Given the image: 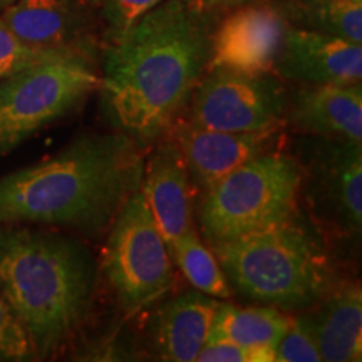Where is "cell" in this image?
Wrapping results in <instances>:
<instances>
[{
    "label": "cell",
    "mask_w": 362,
    "mask_h": 362,
    "mask_svg": "<svg viewBox=\"0 0 362 362\" xmlns=\"http://www.w3.org/2000/svg\"><path fill=\"white\" fill-rule=\"evenodd\" d=\"M211 12L165 0L110 44L99 93L115 131L143 146L168 136L210 66Z\"/></svg>",
    "instance_id": "obj_1"
},
{
    "label": "cell",
    "mask_w": 362,
    "mask_h": 362,
    "mask_svg": "<svg viewBox=\"0 0 362 362\" xmlns=\"http://www.w3.org/2000/svg\"><path fill=\"white\" fill-rule=\"evenodd\" d=\"M143 144L89 133L45 160L0 176V225H35L98 238L141 188Z\"/></svg>",
    "instance_id": "obj_2"
},
{
    "label": "cell",
    "mask_w": 362,
    "mask_h": 362,
    "mask_svg": "<svg viewBox=\"0 0 362 362\" xmlns=\"http://www.w3.org/2000/svg\"><path fill=\"white\" fill-rule=\"evenodd\" d=\"M0 291L37 361L52 359L93 315L98 262L84 242L57 228L0 225Z\"/></svg>",
    "instance_id": "obj_3"
},
{
    "label": "cell",
    "mask_w": 362,
    "mask_h": 362,
    "mask_svg": "<svg viewBox=\"0 0 362 362\" xmlns=\"http://www.w3.org/2000/svg\"><path fill=\"white\" fill-rule=\"evenodd\" d=\"M208 247L235 292L284 312L310 309L334 282L322 238L300 211Z\"/></svg>",
    "instance_id": "obj_4"
},
{
    "label": "cell",
    "mask_w": 362,
    "mask_h": 362,
    "mask_svg": "<svg viewBox=\"0 0 362 362\" xmlns=\"http://www.w3.org/2000/svg\"><path fill=\"white\" fill-rule=\"evenodd\" d=\"M302 163L269 151L243 163L203 194L198 225L208 245L279 223L297 215Z\"/></svg>",
    "instance_id": "obj_5"
},
{
    "label": "cell",
    "mask_w": 362,
    "mask_h": 362,
    "mask_svg": "<svg viewBox=\"0 0 362 362\" xmlns=\"http://www.w3.org/2000/svg\"><path fill=\"white\" fill-rule=\"evenodd\" d=\"M101 269L126 317L146 310L173 288V260L143 188L129 194L107 228Z\"/></svg>",
    "instance_id": "obj_6"
},
{
    "label": "cell",
    "mask_w": 362,
    "mask_h": 362,
    "mask_svg": "<svg viewBox=\"0 0 362 362\" xmlns=\"http://www.w3.org/2000/svg\"><path fill=\"white\" fill-rule=\"evenodd\" d=\"M93 62L67 59L0 78V158L79 110L99 88Z\"/></svg>",
    "instance_id": "obj_7"
},
{
    "label": "cell",
    "mask_w": 362,
    "mask_h": 362,
    "mask_svg": "<svg viewBox=\"0 0 362 362\" xmlns=\"http://www.w3.org/2000/svg\"><path fill=\"white\" fill-rule=\"evenodd\" d=\"M288 93L279 76L208 67L187 106L188 123L230 133H260L287 123Z\"/></svg>",
    "instance_id": "obj_8"
},
{
    "label": "cell",
    "mask_w": 362,
    "mask_h": 362,
    "mask_svg": "<svg viewBox=\"0 0 362 362\" xmlns=\"http://www.w3.org/2000/svg\"><path fill=\"white\" fill-rule=\"evenodd\" d=\"M307 155L302 188L317 220L339 235H361L362 143L315 138Z\"/></svg>",
    "instance_id": "obj_9"
},
{
    "label": "cell",
    "mask_w": 362,
    "mask_h": 362,
    "mask_svg": "<svg viewBox=\"0 0 362 362\" xmlns=\"http://www.w3.org/2000/svg\"><path fill=\"white\" fill-rule=\"evenodd\" d=\"M287 22L275 4L238 6L214 27L210 66L248 74H275Z\"/></svg>",
    "instance_id": "obj_10"
},
{
    "label": "cell",
    "mask_w": 362,
    "mask_h": 362,
    "mask_svg": "<svg viewBox=\"0 0 362 362\" xmlns=\"http://www.w3.org/2000/svg\"><path fill=\"white\" fill-rule=\"evenodd\" d=\"M280 129L260 133H230L200 128L178 119L168 134L180 148L193 188L205 193L243 163L274 151L280 143Z\"/></svg>",
    "instance_id": "obj_11"
},
{
    "label": "cell",
    "mask_w": 362,
    "mask_h": 362,
    "mask_svg": "<svg viewBox=\"0 0 362 362\" xmlns=\"http://www.w3.org/2000/svg\"><path fill=\"white\" fill-rule=\"evenodd\" d=\"M274 72L302 86L361 83L362 44L287 25Z\"/></svg>",
    "instance_id": "obj_12"
},
{
    "label": "cell",
    "mask_w": 362,
    "mask_h": 362,
    "mask_svg": "<svg viewBox=\"0 0 362 362\" xmlns=\"http://www.w3.org/2000/svg\"><path fill=\"white\" fill-rule=\"evenodd\" d=\"M88 7L81 0H16L0 21L27 44L93 61L96 42Z\"/></svg>",
    "instance_id": "obj_13"
},
{
    "label": "cell",
    "mask_w": 362,
    "mask_h": 362,
    "mask_svg": "<svg viewBox=\"0 0 362 362\" xmlns=\"http://www.w3.org/2000/svg\"><path fill=\"white\" fill-rule=\"evenodd\" d=\"M141 188L166 245L194 226L193 185L180 148L171 138L158 144L144 163Z\"/></svg>",
    "instance_id": "obj_14"
},
{
    "label": "cell",
    "mask_w": 362,
    "mask_h": 362,
    "mask_svg": "<svg viewBox=\"0 0 362 362\" xmlns=\"http://www.w3.org/2000/svg\"><path fill=\"white\" fill-rule=\"evenodd\" d=\"M287 121L314 138L362 143V84L304 86L288 99Z\"/></svg>",
    "instance_id": "obj_15"
},
{
    "label": "cell",
    "mask_w": 362,
    "mask_h": 362,
    "mask_svg": "<svg viewBox=\"0 0 362 362\" xmlns=\"http://www.w3.org/2000/svg\"><path fill=\"white\" fill-rule=\"evenodd\" d=\"M309 314L302 315L322 361L362 359V292L359 282H332Z\"/></svg>",
    "instance_id": "obj_16"
},
{
    "label": "cell",
    "mask_w": 362,
    "mask_h": 362,
    "mask_svg": "<svg viewBox=\"0 0 362 362\" xmlns=\"http://www.w3.org/2000/svg\"><path fill=\"white\" fill-rule=\"evenodd\" d=\"M218 298L200 291L185 292L158 307L149 334L158 359L193 362L210 336Z\"/></svg>",
    "instance_id": "obj_17"
},
{
    "label": "cell",
    "mask_w": 362,
    "mask_h": 362,
    "mask_svg": "<svg viewBox=\"0 0 362 362\" xmlns=\"http://www.w3.org/2000/svg\"><path fill=\"white\" fill-rule=\"evenodd\" d=\"M291 317L277 307H237L218 304L210 336L225 337L247 347L274 349L288 327Z\"/></svg>",
    "instance_id": "obj_18"
},
{
    "label": "cell",
    "mask_w": 362,
    "mask_h": 362,
    "mask_svg": "<svg viewBox=\"0 0 362 362\" xmlns=\"http://www.w3.org/2000/svg\"><path fill=\"white\" fill-rule=\"evenodd\" d=\"M275 7L288 25L362 44V0H280Z\"/></svg>",
    "instance_id": "obj_19"
},
{
    "label": "cell",
    "mask_w": 362,
    "mask_h": 362,
    "mask_svg": "<svg viewBox=\"0 0 362 362\" xmlns=\"http://www.w3.org/2000/svg\"><path fill=\"white\" fill-rule=\"evenodd\" d=\"M168 252L173 264L193 285L194 291H200L218 300L232 298L233 288L230 287L211 248L203 242L202 235L194 226L171 240Z\"/></svg>",
    "instance_id": "obj_20"
},
{
    "label": "cell",
    "mask_w": 362,
    "mask_h": 362,
    "mask_svg": "<svg viewBox=\"0 0 362 362\" xmlns=\"http://www.w3.org/2000/svg\"><path fill=\"white\" fill-rule=\"evenodd\" d=\"M67 59H90L74 56L61 51H51V49L35 47L27 44L25 40L17 37L8 27L0 21V78L17 74V72L33 69V67L49 64V62L67 61ZM93 62V61H90Z\"/></svg>",
    "instance_id": "obj_21"
},
{
    "label": "cell",
    "mask_w": 362,
    "mask_h": 362,
    "mask_svg": "<svg viewBox=\"0 0 362 362\" xmlns=\"http://www.w3.org/2000/svg\"><path fill=\"white\" fill-rule=\"evenodd\" d=\"M37 361L29 337L0 291V362Z\"/></svg>",
    "instance_id": "obj_22"
},
{
    "label": "cell",
    "mask_w": 362,
    "mask_h": 362,
    "mask_svg": "<svg viewBox=\"0 0 362 362\" xmlns=\"http://www.w3.org/2000/svg\"><path fill=\"white\" fill-rule=\"evenodd\" d=\"M274 359L277 362H320V352L304 319L291 317L288 327L274 347Z\"/></svg>",
    "instance_id": "obj_23"
},
{
    "label": "cell",
    "mask_w": 362,
    "mask_h": 362,
    "mask_svg": "<svg viewBox=\"0 0 362 362\" xmlns=\"http://www.w3.org/2000/svg\"><path fill=\"white\" fill-rule=\"evenodd\" d=\"M161 2L165 0H103V22L110 44Z\"/></svg>",
    "instance_id": "obj_24"
},
{
    "label": "cell",
    "mask_w": 362,
    "mask_h": 362,
    "mask_svg": "<svg viewBox=\"0 0 362 362\" xmlns=\"http://www.w3.org/2000/svg\"><path fill=\"white\" fill-rule=\"evenodd\" d=\"M270 347H247L230 339L208 336L205 346L198 352L197 362H272Z\"/></svg>",
    "instance_id": "obj_25"
},
{
    "label": "cell",
    "mask_w": 362,
    "mask_h": 362,
    "mask_svg": "<svg viewBox=\"0 0 362 362\" xmlns=\"http://www.w3.org/2000/svg\"><path fill=\"white\" fill-rule=\"evenodd\" d=\"M192 2L197 4L198 7H202L203 11L215 12V11H218V8L238 7V6H245V4L264 2V0H192Z\"/></svg>",
    "instance_id": "obj_26"
},
{
    "label": "cell",
    "mask_w": 362,
    "mask_h": 362,
    "mask_svg": "<svg viewBox=\"0 0 362 362\" xmlns=\"http://www.w3.org/2000/svg\"><path fill=\"white\" fill-rule=\"evenodd\" d=\"M81 2H83V4H86V6L93 7V6H99V4H101V2H103V0H81Z\"/></svg>",
    "instance_id": "obj_27"
},
{
    "label": "cell",
    "mask_w": 362,
    "mask_h": 362,
    "mask_svg": "<svg viewBox=\"0 0 362 362\" xmlns=\"http://www.w3.org/2000/svg\"><path fill=\"white\" fill-rule=\"evenodd\" d=\"M13 2H16V0H0V8H2V11H4V8H7L8 6H12Z\"/></svg>",
    "instance_id": "obj_28"
}]
</instances>
